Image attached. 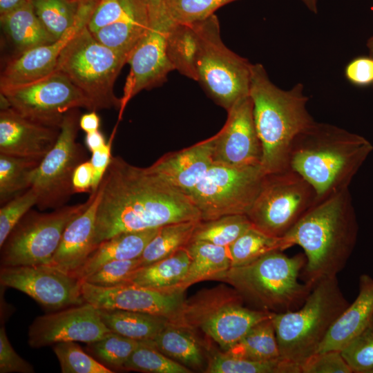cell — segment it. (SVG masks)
Here are the masks:
<instances>
[{
  "label": "cell",
  "instance_id": "47",
  "mask_svg": "<svg viewBox=\"0 0 373 373\" xmlns=\"http://www.w3.org/2000/svg\"><path fill=\"white\" fill-rule=\"evenodd\" d=\"M140 259L108 262L82 281L91 285L111 287L126 283L132 274L142 267Z\"/></svg>",
  "mask_w": 373,
  "mask_h": 373
},
{
  "label": "cell",
  "instance_id": "41",
  "mask_svg": "<svg viewBox=\"0 0 373 373\" xmlns=\"http://www.w3.org/2000/svg\"><path fill=\"white\" fill-rule=\"evenodd\" d=\"M139 343L110 332L102 338L88 343L87 348L97 361L113 371L123 370L125 363Z\"/></svg>",
  "mask_w": 373,
  "mask_h": 373
},
{
  "label": "cell",
  "instance_id": "9",
  "mask_svg": "<svg viewBox=\"0 0 373 373\" xmlns=\"http://www.w3.org/2000/svg\"><path fill=\"white\" fill-rule=\"evenodd\" d=\"M95 191L84 202L50 212L30 209L1 247V267L50 265L67 225L89 206Z\"/></svg>",
  "mask_w": 373,
  "mask_h": 373
},
{
  "label": "cell",
  "instance_id": "42",
  "mask_svg": "<svg viewBox=\"0 0 373 373\" xmlns=\"http://www.w3.org/2000/svg\"><path fill=\"white\" fill-rule=\"evenodd\" d=\"M123 370L146 373H191L193 371L172 360L146 341H140Z\"/></svg>",
  "mask_w": 373,
  "mask_h": 373
},
{
  "label": "cell",
  "instance_id": "22",
  "mask_svg": "<svg viewBox=\"0 0 373 373\" xmlns=\"http://www.w3.org/2000/svg\"><path fill=\"white\" fill-rule=\"evenodd\" d=\"M102 191L100 183L89 206L67 225L50 265L74 274L95 249V219Z\"/></svg>",
  "mask_w": 373,
  "mask_h": 373
},
{
  "label": "cell",
  "instance_id": "25",
  "mask_svg": "<svg viewBox=\"0 0 373 373\" xmlns=\"http://www.w3.org/2000/svg\"><path fill=\"white\" fill-rule=\"evenodd\" d=\"M235 302L245 301L230 285H220L204 289L184 299L177 312L168 318V323L196 334L207 319L225 305Z\"/></svg>",
  "mask_w": 373,
  "mask_h": 373
},
{
  "label": "cell",
  "instance_id": "43",
  "mask_svg": "<svg viewBox=\"0 0 373 373\" xmlns=\"http://www.w3.org/2000/svg\"><path fill=\"white\" fill-rule=\"evenodd\" d=\"M238 0H164V12L173 23L203 21L220 8Z\"/></svg>",
  "mask_w": 373,
  "mask_h": 373
},
{
  "label": "cell",
  "instance_id": "50",
  "mask_svg": "<svg viewBox=\"0 0 373 373\" xmlns=\"http://www.w3.org/2000/svg\"><path fill=\"white\" fill-rule=\"evenodd\" d=\"M0 372L33 373V367L14 350L4 327L0 329Z\"/></svg>",
  "mask_w": 373,
  "mask_h": 373
},
{
  "label": "cell",
  "instance_id": "24",
  "mask_svg": "<svg viewBox=\"0 0 373 373\" xmlns=\"http://www.w3.org/2000/svg\"><path fill=\"white\" fill-rule=\"evenodd\" d=\"M244 302L225 305L199 328L207 338L215 342L222 352L229 350L258 323L273 313L246 307Z\"/></svg>",
  "mask_w": 373,
  "mask_h": 373
},
{
  "label": "cell",
  "instance_id": "34",
  "mask_svg": "<svg viewBox=\"0 0 373 373\" xmlns=\"http://www.w3.org/2000/svg\"><path fill=\"white\" fill-rule=\"evenodd\" d=\"M271 316L253 326L238 342L225 352L254 361L280 358V350Z\"/></svg>",
  "mask_w": 373,
  "mask_h": 373
},
{
  "label": "cell",
  "instance_id": "36",
  "mask_svg": "<svg viewBox=\"0 0 373 373\" xmlns=\"http://www.w3.org/2000/svg\"><path fill=\"white\" fill-rule=\"evenodd\" d=\"M41 161L0 153L1 205L30 187L33 172Z\"/></svg>",
  "mask_w": 373,
  "mask_h": 373
},
{
  "label": "cell",
  "instance_id": "14",
  "mask_svg": "<svg viewBox=\"0 0 373 373\" xmlns=\"http://www.w3.org/2000/svg\"><path fill=\"white\" fill-rule=\"evenodd\" d=\"M0 283L53 312L85 303L82 280L50 265L1 267Z\"/></svg>",
  "mask_w": 373,
  "mask_h": 373
},
{
  "label": "cell",
  "instance_id": "31",
  "mask_svg": "<svg viewBox=\"0 0 373 373\" xmlns=\"http://www.w3.org/2000/svg\"><path fill=\"white\" fill-rule=\"evenodd\" d=\"M149 26L148 11L140 1L120 20L92 34L102 44L130 56Z\"/></svg>",
  "mask_w": 373,
  "mask_h": 373
},
{
  "label": "cell",
  "instance_id": "60",
  "mask_svg": "<svg viewBox=\"0 0 373 373\" xmlns=\"http://www.w3.org/2000/svg\"><path fill=\"white\" fill-rule=\"evenodd\" d=\"M75 1H84V0H75Z\"/></svg>",
  "mask_w": 373,
  "mask_h": 373
},
{
  "label": "cell",
  "instance_id": "52",
  "mask_svg": "<svg viewBox=\"0 0 373 373\" xmlns=\"http://www.w3.org/2000/svg\"><path fill=\"white\" fill-rule=\"evenodd\" d=\"M116 128L117 126H115L113 131L108 142L91 153L92 155L90 161L93 169V183L92 192L98 189L111 162L113 157L111 155V147Z\"/></svg>",
  "mask_w": 373,
  "mask_h": 373
},
{
  "label": "cell",
  "instance_id": "48",
  "mask_svg": "<svg viewBox=\"0 0 373 373\" xmlns=\"http://www.w3.org/2000/svg\"><path fill=\"white\" fill-rule=\"evenodd\" d=\"M140 0H99L88 23L92 32L124 17Z\"/></svg>",
  "mask_w": 373,
  "mask_h": 373
},
{
  "label": "cell",
  "instance_id": "21",
  "mask_svg": "<svg viewBox=\"0 0 373 373\" xmlns=\"http://www.w3.org/2000/svg\"><path fill=\"white\" fill-rule=\"evenodd\" d=\"M213 136L189 147L164 154L147 170L187 195L213 164Z\"/></svg>",
  "mask_w": 373,
  "mask_h": 373
},
{
  "label": "cell",
  "instance_id": "51",
  "mask_svg": "<svg viewBox=\"0 0 373 373\" xmlns=\"http://www.w3.org/2000/svg\"><path fill=\"white\" fill-rule=\"evenodd\" d=\"M345 77L359 87L373 85V57L360 56L352 59L345 68Z\"/></svg>",
  "mask_w": 373,
  "mask_h": 373
},
{
  "label": "cell",
  "instance_id": "3",
  "mask_svg": "<svg viewBox=\"0 0 373 373\" xmlns=\"http://www.w3.org/2000/svg\"><path fill=\"white\" fill-rule=\"evenodd\" d=\"M372 151L373 145L365 137L315 121L294 140L288 169L302 176L319 200L349 188Z\"/></svg>",
  "mask_w": 373,
  "mask_h": 373
},
{
  "label": "cell",
  "instance_id": "39",
  "mask_svg": "<svg viewBox=\"0 0 373 373\" xmlns=\"http://www.w3.org/2000/svg\"><path fill=\"white\" fill-rule=\"evenodd\" d=\"M30 2L46 30L59 39L75 22L81 1L30 0Z\"/></svg>",
  "mask_w": 373,
  "mask_h": 373
},
{
  "label": "cell",
  "instance_id": "27",
  "mask_svg": "<svg viewBox=\"0 0 373 373\" xmlns=\"http://www.w3.org/2000/svg\"><path fill=\"white\" fill-rule=\"evenodd\" d=\"M186 249L191 257L188 271L184 278L169 292H184L191 285L200 281L219 280L231 267L228 247L195 240Z\"/></svg>",
  "mask_w": 373,
  "mask_h": 373
},
{
  "label": "cell",
  "instance_id": "37",
  "mask_svg": "<svg viewBox=\"0 0 373 373\" xmlns=\"http://www.w3.org/2000/svg\"><path fill=\"white\" fill-rule=\"evenodd\" d=\"M204 372L300 373V370L280 358L270 361H254L232 356L221 351L209 356Z\"/></svg>",
  "mask_w": 373,
  "mask_h": 373
},
{
  "label": "cell",
  "instance_id": "45",
  "mask_svg": "<svg viewBox=\"0 0 373 373\" xmlns=\"http://www.w3.org/2000/svg\"><path fill=\"white\" fill-rule=\"evenodd\" d=\"M353 373L373 372V318L341 350Z\"/></svg>",
  "mask_w": 373,
  "mask_h": 373
},
{
  "label": "cell",
  "instance_id": "4",
  "mask_svg": "<svg viewBox=\"0 0 373 373\" xmlns=\"http://www.w3.org/2000/svg\"><path fill=\"white\" fill-rule=\"evenodd\" d=\"M249 96L255 126L262 148L261 166L266 173L288 169L289 155L296 136L315 120L307 108L304 86L278 88L261 64L251 65Z\"/></svg>",
  "mask_w": 373,
  "mask_h": 373
},
{
  "label": "cell",
  "instance_id": "49",
  "mask_svg": "<svg viewBox=\"0 0 373 373\" xmlns=\"http://www.w3.org/2000/svg\"><path fill=\"white\" fill-rule=\"evenodd\" d=\"M300 373H353L341 351L316 352L300 367Z\"/></svg>",
  "mask_w": 373,
  "mask_h": 373
},
{
  "label": "cell",
  "instance_id": "13",
  "mask_svg": "<svg viewBox=\"0 0 373 373\" xmlns=\"http://www.w3.org/2000/svg\"><path fill=\"white\" fill-rule=\"evenodd\" d=\"M10 106L26 118L60 128L66 114L85 108L91 111L88 99L64 74L54 71L36 81L0 88Z\"/></svg>",
  "mask_w": 373,
  "mask_h": 373
},
{
  "label": "cell",
  "instance_id": "59",
  "mask_svg": "<svg viewBox=\"0 0 373 373\" xmlns=\"http://www.w3.org/2000/svg\"><path fill=\"white\" fill-rule=\"evenodd\" d=\"M367 48L368 49L369 55L373 57V35L368 39L367 41Z\"/></svg>",
  "mask_w": 373,
  "mask_h": 373
},
{
  "label": "cell",
  "instance_id": "17",
  "mask_svg": "<svg viewBox=\"0 0 373 373\" xmlns=\"http://www.w3.org/2000/svg\"><path fill=\"white\" fill-rule=\"evenodd\" d=\"M227 113L224 125L213 135V163L229 166L261 165L262 148L250 96L239 100Z\"/></svg>",
  "mask_w": 373,
  "mask_h": 373
},
{
  "label": "cell",
  "instance_id": "38",
  "mask_svg": "<svg viewBox=\"0 0 373 373\" xmlns=\"http://www.w3.org/2000/svg\"><path fill=\"white\" fill-rule=\"evenodd\" d=\"M252 226L244 214L228 215L198 224L191 241L200 240L229 247Z\"/></svg>",
  "mask_w": 373,
  "mask_h": 373
},
{
  "label": "cell",
  "instance_id": "46",
  "mask_svg": "<svg viewBox=\"0 0 373 373\" xmlns=\"http://www.w3.org/2000/svg\"><path fill=\"white\" fill-rule=\"evenodd\" d=\"M37 195L30 187L2 204L0 209V247L21 218L33 206L37 205Z\"/></svg>",
  "mask_w": 373,
  "mask_h": 373
},
{
  "label": "cell",
  "instance_id": "33",
  "mask_svg": "<svg viewBox=\"0 0 373 373\" xmlns=\"http://www.w3.org/2000/svg\"><path fill=\"white\" fill-rule=\"evenodd\" d=\"M200 220H189L168 224L160 227L156 235L139 257L142 266L166 258L191 242Z\"/></svg>",
  "mask_w": 373,
  "mask_h": 373
},
{
  "label": "cell",
  "instance_id": "23",
  "mask_svg": "<svg viewBox=\"0 0 373 373\" xmlns=\"http://www.w3.org/2000/svg\"><path fill=\"white\" fill-rule=\"evenodd\" d=\"M373 318V278L362 274L358 278V293L329 330L317 352L341 351L358 335Z\"/></svg>",
  "mask_w": 373,
  "mask_h": 373
},
{
  "label": "cell",
  "instance_id": "32",
  "mask_svg": "<svg viewBox=\"0 0 373 373\" xmlns=\"http://www.w3.org/2000/svg\"><path fill=\"white\" fill-rule=\"evenodd\" d=\"M102 321L111 331L137 341L153 339L168 324V318L122 309H97Z\"/></svg>",
  "mask_w": 373,
  "mask_h": 373
},
{
  "label": "cell",
  "instance_id": "18",
  "mask_svg": "<svg viewBox=\"0 0 373 373\" xmlns=\"http://www.w3.org/2000/svg\"><path fill=\"white\" fill-rule=\"evenodd\" d=\"M99 0L80 2L73 26L59 39L31 48L10 61L0 77V88L16 86L43 78L54 72L62 50L88 26Z\"/></svg>",
  "mask_w": 373,
  "mask_h": 373
},
{
  "label": "cell",
  "instance_id": "53",
  "mask_svg": "<svg viewBox=\"0 0 373 373\" xmlns=\"http://www.w3.org/2000/svg\"><path fill=\"white\" fill-rule=\"evenodd\" d=\"M93 183V169L91 162L86 160L79 164L74 171L72 179L75 193H91Z\"/></svg>",
  "mask_w": 373,
  "mask_h": 373
},
{
  "label": "cell",
  "instance_id": "12",
  "mask_svg": "<svg viewBox=\"0 0 373 373\" xmlns=\"http://www.w3.org/2000/svg\"><path fill=\"white\" fill-rule=\"evenodd\" d=\"M79 117L78 108L66 114L55 144L33 172L30 187L37 195V206L41 211L64 206L75 194L74 171L87 160L84 147L77 142Z\"/></svg>",
  "mask_w": 373,
  "mask_h": 373
},
{
  "label": "cell",
  "instance_id": "55",
  "mask_svg": "<svg viewBox=\"0 0 373 373\" xmlns=\"http://www.w3.org/2000/svg\"><path fill=\"white\" fill-rule=\"evenodd\" d=\"M146 7L150 23L166 15L164 12V0H140Z\"/></svg>",
  "mask_w": 373,
  "mask_h": 373
},
{
  "label": "cell",
  "instance_id": "5",
  "mask_svg": "<svg viewBox=\"0 0 373 373\" xmlns=\"http://www.w3.org/2000/svg\"><path fill=\"white\" fill-rule=\"evenodd\" d=\"M305 264L303 254L289 257L276 250L231 266L219 280L233 287L255 309L283 313L298 309L314 287L298 280Z\"/></svg>",
  "mask_w": 373,
  "mask_h": 373
},
{
  "label": "cell",
  "instance_id": "20",
  "mask_svg": "<svg viewBox=\"0 0 373 373\" xmlns=\"http://www.w3.org/2000/svg\"><path fill=\"white\" fill-rule=\"evenodd\" d=\"M60 128L44 125L13 108L0 111V153L42 160L55 144Z\"/></svg>",
  "mask_w": 373,
  "mask_h": 373
},
{
  "label": "cell",
  "instance_id": "57",
  "mask_svg": "<svg viewBox=\"0 0 373 373\" xmlns=\"http://www.w3.org/2000/svg\"><path fill=\"white\" fill-rule=\"evenodd\" d=\"M30 0H0V15L10 13L26 3Z\"/></svg>",
  "mask_w": 373,
  "mask_h": 373
},
{
  "label": "cell",
  "instance_id": "56",
  "mask_svg": "<svg viewBox=\"0 0 373 373\" xmlns=\"http://www.w3.org/2000/svg\"><path fill=\"white\" fill-rule=\"evenodd\" d=\"M106 143L104 134L98 131L86 133L85 144L86 149L90 152H93L102 147Z\"/></svg>",
  "mask_w": 373,
  "mask_h": 373
},
{
  "label": "cell",
  "instance_id": "1",
  "mask_svg": "<svg viewBox=\"0 0 373 373\" xmlns=\"http://www.w3.org/2000/svg\"><path fill=\"white\" fill-rule=\"evenodd\" d=\"M94 245L126 232L201 220L190 198L146 168L112 157L101 182Z\"/></svg>",
  "mask_w": 373,
  "mask_h": 373
},
{
  "label": "cell",
  "instance_id": "10",
  "mask_svg": "<svg viewBox=\"0 0 373 373\" xmlns=\"http://www.w3.org/2000/svg\"><path fill=\"white\" fill-rule=\"evenodd\" d=\"M316 201L313 187L299 174L287 169L266 173L246 216L254 227L269 236L282 238Z\"/></svg>",
  "mask_w": 373,
  "mask_h": 373
},
{
  "label": "cell",
  "instance_id": "61",
  "mask_svg": "<svg viewBox=\"0 0 373 373\" xmlns=\"http://www.w3.org/2000/svg\"><path fill=\"white\" fill-rule=\"evenodd\" d=\"M372 373H373V372Z\"/></svg>",
  "mask_w": 373,
  "mask_h": 373
},
{
  "label": "cell",
  "instance_id": "58",
  "mask_svg": "<svg viewBox=\"0 0 373 373\" xmlns=\"http://www.w3.org/2000/svg\"><path fill=\"white\" fill-rule=\"evenodd\" d=\"M307 8L312 12L316 14L318 12L317 0H300Z\"/></svg>",
  "mask_w": 373,
  "mask_h": 373
},
{
  "label": "cell",
  "instance_id": "26",
  "mask_svg": "<svg viewBox=\"0 0 373 373\" xmlns=\"http://www.w3.org/2000/svg\"><path fill=\"white\" fill-rule=\"evenodd\" d=\"M159 229L122 233L102 242L73 275L83 280L108 262L138 258Z\"/></svg>",
  "mask_w": 373,
  "mask_h": 373
},
{
  "label": "cell",
  "instance_id": "7",
  "mask_svg": "<svg viewBox=\"0 0 373 373\" xmlns=\"http://www.w3.org/2000/svg\"><path fill=\"white\" fill-rule=\"evenodd\" d=\"M128 57L98 41L86 26L62 50L54 71L65 75L82 92L91 111L119 110L114 84Z\"/></svg>",
  "mask_w": 373,
  "mask_h": 373
},
{
  "label": "cell",
  "instance_id": "16",
  "mask_svg": "<svg viewBox=\"0 0 373 373\" xmlns=\"http://www.w3.org/2000/svg\"><path fill=\"white\" fill-rule=\"evenodd\" d=\"M110 332L97 308L84 303L37 316L29 327L28 343L32 348L64 341L90 343Z\"/></svg>",
  "mask_w": 373,
  "mask_h": 373
},
{
  "label": "cell",
  "instance_id": "35",
  "mask_svg": "<svg viewBox=\"0 0 373 373\" xmlns=\"http://www.w3.org/2000/svg\"><path fill=\"white\" fill-rule=\"evenodd\" d=\"M198 47L194 23L171 25L166 40L169 59L174 70L195 81Z\"/></svg>",
  "mask_w": 373,
  "mask_h": 373
},
{
  "label": "cell",
  "instance_id": "2",
  "mask_svg": "<svg viewBox=\"0 0 373 373\" xmlns=\"http://www.w3.org/2000/svg\"><path fill=\"white\" fill-rule=\"evenodd\" d=\"M358 224L349 188L317 201L283 236V251L294 245L304 250L306 282L314 286L337 276L350 258Z\"/></svg>",
  "mask_w": 373,
  "mask_h": 373
},
{
  "label": "cell",
  "instance_id": "40",
  "mask_svg": "<svg viewBox=\"0 0 373 373\" xmlns=\"http://www.w3.org/2000/svg\"><path fill=\"white\" fill-rule=\"evenodd\" d=\"M228 247L231 266L249 263L274 251H283L282 238L269 236L253 226Z\"/></svg>",
  "mask_w": 373,
  "mask_h": 373
},
{
  "label": "cell",
  "instance_id": "19",
  "mask_svg": "<svg viewBox=\"0 0 373 373\" xmlns=\"http://www.w3.org/2000/svg\"><path fill=\"white\" fill-rule=\"evenodd\" d=\"M85 303L97 309H122L171 316L185 299L184 292H165L130 283L102 287L82 281Z\"/></svg>",
  "mask_w": 373,
  "mask_h": 373
},
{
  "label": "cell",
  "instance_id": "54",
  "mask_svg": "<svg viewBox=\"0 0 373 373\" xmlns=\"http://www.w3.org/2000/svg\"><path fill=\"white\" fill-rule=\"evenodd\" d=\"M79 124V128L86 133L94 132L99 130L100 118L96 111H90L80 116Z\"/></svg>",
  "mask_w": 373,
  "mask_h": 373
},
{
  "label": "cell",
  "instance_id": "11",
  "mask_svg": "<svg viewBox=\"0 0 373 373\" xmlns=\"http://www.w3.org/2000/svg\"><path fill=\"white\" fill-rule=\"evenodd\" d=\"M265 175L261 165L229 166L213 163L187 195L202 221L228 215H246L261 189Z\"/></svg>",
  "mask_w": 373,
  "mask_h": 373
},
{
  "label": "cell",
  "instance_id": "28",
  "mask_svg": "<svg viewBox=\"0 0 373 373\" xmlns=\"http://www.w3.org/2000/svg\"><path fill=\"white\" fill-rule=\"evenodd\" d=\"M0 22L3 34L18 55L57 40L46 30L37 16L30 0L21 8L0 15Z\"/></svg>",
  "mask_w": 373,
  "mask_h": 373
},
{
  "label": "cell",
  "instance_id": "29",
  "mask_svg": "<svg viewBox=\"0 0 373 373\" xmlns=\"http://www.w3.org/2000/svg\"><path fill=\"white\" fill-rule=\"evenodd\" d=\"M146 342L191 370H202L208 362L197 334L183 327L168 323L153 339Z\"/></svg>",
  "mask_w": 373,
  "mask_h": 373
},
{
  "label": "cell",
  "instance_id": "15",
  "mask_svg": "<svg viewBox=\"0 0 373 373\" xmlns=\"http://www.w3.org/2000/svg\"><path fill=\"white\" fill-rule=\"evenodd\" d=\"M172 24L166 16L151 22L149 29L131 51L127 61L130 70L120 98L118 120L135 95L162 84L174 70L166 50L167 35Z\"/></svg>",
  "mask_w": 373,
  "mask_h": 373
},
{
  "label": "cell",
  "instance_id": "6",
  "mask_svg": "<svg viewBox=\"0 0 373 373\" xmlns=\"http://www.w3.org/2000/svg\"><path fill=\"white\" fill-rule=\"evenodd\" d=\"M349 304L334 276L316 283L298 309L273 313L280 358L298 367L300 373L301 365L317 352Z\"/></svg>",
  "mask_w": 373,
  "mask_h": 373
},
{
  "label": "cell",
  "instance_id": "8",
  "mask_svg": "<svg viewBox=\"0 0 373 373\" xmlns=\"http://www.w3.org/2000/svg\"><path fill=\"white\" fill-rule=\"evenodd\" d=\"M194 26L198 42L195 81L215 103L227 111L249 95L252 64L223 43L216 15Z\"/></svg>",
  "mask_w": 373,
  "mask_h": 373
},
{
  "label": "cell",
  "instance_id": "30",
  "mask_svg": "<svg viewBox=\"0 0 373 373\" xmlns=\"http://www.w3.org/2000/svg\"><path fill=\"white\" fill-rule=\"evenodd\" d=\"M190 262L191 257L185 247L166 258L140 267L126 283L169 292L184 278Z\"/></svg>",
  "mask_w": 373,
  "mask_h": 373
},
{
  "label": "cell",
  "instance_id": "44",
  "mask_svg": "<svg viewBox=\"0 0 373 373\" xmlns=\"http://www.w3.org/2000/svg\"><path fill=\"white\" fill-rule=\"evenodd\" d=\"M62 373H113L99 361L83 351L75 341L59 342L53 345Z\"/></svg>",
  "mask_w": 373,
  "mask_h": 373
}]
</instances>
